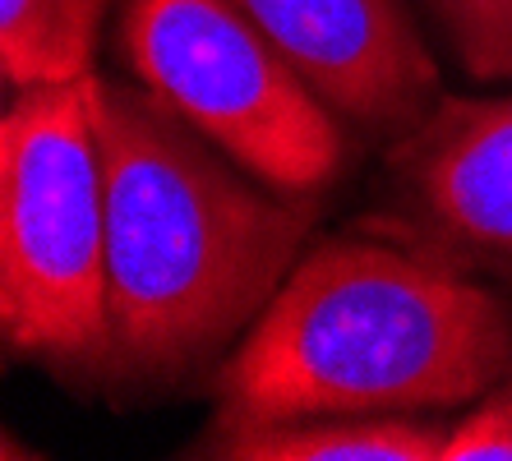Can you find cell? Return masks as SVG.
<instances>
[{
  "label": "cell",
  "instance_id": "1",
  "mask_svg": "<svg viewBox=\"0 0 512 461\" xmlns=\"http://www.w3.org/2000/svg\"><path fill=\"white\" fill-rule=\"evenodd\" d=\"M97 143L107 171V379L180 383L273 305L319 208L245 185L148 83L97 74Z\"/></svg>",
  "mask_w": 512,
  "mask_h": 461
},
{
  "label": "cell",
  "instance_id": "2",
  "mask_svg": "<svg viewBox=\"0 0 512 461\" xmlns=\"http://www.w3.org/2000/svg\"><path fill=\"white\" fill-rule=\"evenodd\" d=\"M512 379V305L448 263L328 240L217 365L213 429L448 411Z\"/></svg>",
  "mask_w": 512,
  "mask_h": 461
},
{
  "label": "cell",
  "instance_id": "3",
  "mask_svg": "<svg viewBox=\"0 0 512 461\" xmlns=\"http://www.w3.org/2000/svg\"><path fill=\"white\" fill-rule=\"evenodd\" d=\"M0 328L14 355L107 379V171L97 74L19 88L0 120Z\"/></svg>",
  "mask_w": 512,
  "mask_h": 461
},
{
  "label": "cell",
  "instance_id": "4",
  "mask_svg": "<svg viewBox=\"0 0 512 461\" xmlns=\"http://www.w3.org/2000/svg\"><path fill=\"white\" fill-rule=\"evenodd\" d=\"M120 51L153 93L268 190L314 199L342 176L351 143L333 107L236 0H125Z\"/></svg>",
  "mask_w": 512,
  "mask_h": 461
},
{
  "label": "cell",
  "instance_id": "5",
  "mask_svg": "<svg viewBox=\"0 0 512 461\" xmlns=\"http://www.w3.org/2000/svg\"><path fill=\"white\" fill-rule=\"evenodd\" d=\"M337 120L402 139L439 102V70L402 0H236Z\"/></svg>",
  "mask_w": 512,
  "mask_h": 461
},
{
  "label": "cell",
  "instance_id": "6",
  "mask_svg": "<svg viewBox=\"0 0 512 461\" xmlns=\"http://www.w3.org/2000/svg\"><path fill=\"white\" fill-rule=\"evenodd\" d=\"M388 203L425 249L512 259V97H439L393 139Z\"/></svg>",
  "mask_w": 512,
  "mask_h": 461
},
{
  "label": "cell",
  "instance_id": "7",
  "mask_svg": "<svg viewBox=\"0 0 512 461\" xmlns=\"http://www.w3.org/2000/svg\"><path fill=\"white\" fill-rule=\"evenodd\" d=\"M453 425L425 411L305 415L282 425L213 429L190 457L217 461H439Z\"/></svg>",
  "mask_w": 512,
  "mask_h": 461
},
{
  "label": "cell",
  "instance_id": "8",
  "mask_svg": "<svg viewBox=\"0 0 512 461\" xmlns=\"http://www.w3.org/2000/svg\"><path fill=\"white\" fill-rule=\"evenodd\" d=\"M107 0H0V74L10 88L65 83L93 70Z\"/></svg>",
  "mask_w": 512,
  "mask_h": 461
},
{
  "label": "cell",
  "instance_id": "9",
  "mask_svg": "<svg viewBox=\"0 0 512 461\" xmlns=\"http://www.w3.org/2000/svg\"><path fill=\"white\" fill-rule=\"evenodd\" d=\"M476 79H512V0H429Z\"/></svg>",
  "mask_w": 512,
  "mask_h": 461
},
{
  "label": "cell",
  "instance_id": "10",
  "mask_svg": "<svg viewBox=\"0 0 512 461\" xmlns=\"http://www.w3.org/2000/svg\"><path fill=\"white\" fill-rule=\"evenodd\" d=\"M439 461H512V383L508 379L499 388H489V397L471 406L466 420H457Z\"/></svg>",
  "mask_w": 512,
  "mask_h": 461
}]
</instances>
